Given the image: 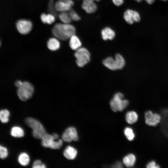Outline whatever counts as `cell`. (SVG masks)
I'll return each mask as SVG.
<instances>
[{
	"mask_svg": "<svg viewBox=\"0 0 168 168\" xmlns=\"http://www.w3.org/2000/svg\"><path fill=\"white\" fill-rule=\"evenodd\" d=\"M53 35L61 40H65L76 33V29L72 24L58 23L55 24L52 30Z\"/></svg>",
	"mask_w": 168,
	"mask_h": 168,
	"instance_id": "obj_1",
	"label": "cell"
},
{
	"mask_svg": "<svg viewBox=\"0 0 168 168\" xmlns=\"http://www.w3.org/2000/svg\"><path fill=\"white\" fill-rule=\"evenodd\" d=\"M26 124L32 130L33 137L37 139H41L46 133L43 125L36 119L31 117H28L25 119Z\"/></svg>",
	"mask_w": 168,
	"mask_h": 168,
	"instance_id": "obj_2",
	"label": "cell"
},
{
	"mask_svg": "<svg viewBox=\"0 0 168 168\" xmlns=\"http://www.w3.org/2000/svg\"><path fill=\"white\" fill-rule=\"evenodd\" d=\"M124 95L120 92L115 93L110 100V105L112 110L114 112H121L129 105V101L124 99Z\"/></svg>",
	"mask_w": 168,
	"mask_h": 168,
	"instance_id": "obj_3",
	"label": "cell"
},
{
	"mask_svg": "<svg viewBox=\"0 0 168 168\" xmlns=\"http://www.w3.org/2000/svg\"><path fill=\"white\" fill-rule=\"evenodd\" d=\"M103 65L112 70L122 69L125 65V60L124 57L119 54H116L115 58L111 57L107 58L103 61Z\"/></svg>",
	"mask_w": 168,
	"mask_h": 168,
	"instance_id": "obj_4",
	"label": "cell"
},
{
	"mask_svg": "<svg viewBox=\"0 0 168 168\" xmlns=\"http://www.w3.org/2000/svg\"><path fill=\"white\" fill-rule=\"evenodd\" d=\"M34 92L32 85L28 82H23L22 85L17 88V94L19 99L26 101L31 98Z\"/></svg>",
	"mask_w": 168,
	"mask_h": 168,
	"instance_id": "obj_5",
	"label": "cell"
},
{
	"mask_svg": "<svg viewBox=\"0 0 168 168\" xmlns=\"http://www.w3.org/2000/svg\"><path fill=\"white\" fill-rule=\"evenodd\" d=\"M74 56L76 62L79 67H83L90 60V54L88 50L84 47H80L76 50Z\"/></svg>",
	"mask_w": 168,
	"mask_h": 168,
	"instance_id": "obj_6",
	"label": "cell"
},
{
	"mask_svg": "<svg viewBox=\"0 0 168 168\" xmlns=\"http://www.w3.org/2000/svg\"><path fill=\"white\" fill-rule=\"evenodd\" d=\"M41 145L45 148H49L53 149H58L63 145V141L61 139L56 141L54 139L52 135L46 133L42 137Z\"/></svg>",
	"mask_w": 168,
	"mask_h": 168,
	"instance_id": "obj_7",
	"label": "cell"
},
{
	"mask_svg": "<svg viewBox=\"0 0 168 168\" xmlns=\"http://www.w3.org/2000/svg\"><path fill=\"white\" fill-rule=\"evenodd\" d=\"M144 118L145 123L147 125L150 126L155 127L161 123L162 116L159 113L148 110L144 113Z\"/></svg>",
	"mask_w": 168,
	"mask_h": 168,
	"instance_id": "obj_8",
	"label": "cell"
},
{
	"mask_svg": "<svg viewBox=\"0 0 168 168\" xmlns=\"http://www.w3.org/2000/svg\"><path fill=\"white\" fill-rule=\"evenodd\" d=\"M16 25L18 32L21 34L24 35L29 33L32 27L31 22L29 20L24 19L18 20Z\"/></svg>",
	"mask_w": 168,
	"mask_h": 168,
	"instance_id": "obj_9",
	"label": "cell"
},
{
	"mask_svg": "<svg viewBox=\"0 0 168 168\" xmlns=\"http://www.w3.org/2000/svg\"><path fill=\"white\" fill-rule=\"evenodd\" d=\"M62 137L63 140L66 142H70L72 141H77L78 140L77 130L73 127H70L66 128Z\"/></svg>",
	"mask_w": 168,
	"mask_h": 168,
	"instance_id": "obj_10",
	"label": "cell"
},
{
	"mask_svg": "<svg viewBox=\"0 0 168 168\" xmlns=\"http://www.w3.org/2000/svg\"><path fill=\"white\" fill-rule=\"evenodd\" d=\"M124 18L125 21L129 24L138 22L140 20L139 14L137 12L131 9H128L124 12Z\"/></svg>",
	"mask_w": 168,
	"mask_h": 168,
	"instance_id": "obj_11",
	"label": "cell"
},
{
	"mask_svg": "<svg viewBox=\"0 0 168 168\" xmlns=\"http://www.w3.org/2000/svg\"><path fill=\"white\" fill-rule=\"evenodd\" d=\"M74 4L64 0H59L56 2L54 6L56 11L65 12L71 10Z\"/></svg>",
	"mask_w": 168,
	"mask_h": 168,
	"instance_id": "obj_12",
	"label": "cell"
},
{
	"mask_svg": "<svg viewBox=\"0 0 168 168\" xmlns=\"http://www.w3.org/2000/svg\"><path fill=\"white\" fill-rule=\"evenodd\" d=\"M82 7L87 13L89 14L95 12L97 9V6L94 0H83Z\"/></svg>",
	"mask_w": 168,
	"mask_h": 168,
	"instance_id": "obj_13",
	"label": "cell"
},
{
	"mask_svg": "<svg viewBox=\"0 0 168 168\" xmlns=\"http://www.w3.org/2000/svg\"><path fill=\"white\" fill-rule=\"evenodd\" d=\"M137 161V157L134 153H130L123 159V163L127 167H134Z\"/></svg>",
	"mask_w": 168,
	"mask_h": 168,
	"instance_id": "obj_14",
	"label": "cell"
},
{
	"mask_svg": "<svg viewBox=\"0 0 168 168\" xmlns=\"http://www.w3.org/2000/svg\"><path fill=\"white\" fill-rule=\"evenodd\" d=\"M139 116L138 113L134 110L127 111L125 115V119L128 124L132 125L136 123L138 120Z\"/></svg>",
	"mask_w": 168,
	"mask_h": 168,
	"instance_id": "obj_15",
	"label": "cell"
},
{
	"mask_svg": "<svg viewBox=\"0 0 168 168\" xmlns=\"http://www.w3.org/2000/svg\"><path fill=\"white\" fill-rule=\"evenodd\" d=\"M101 34L102 39L105 40H112L115 35L114 31L109 27H105L102 29Z\"/></svg>",
	"mask_w": 168,
	"mask_h": 168,
	"instance_id": "obj_16",
	"label": "cell"
},
{
	"mask_svg": "<svg viewBox=\"0 0 168 168\" xmlns=\"http://www.w3.org/2000/svg\"><path fill=\"white\" fill-rule=\"evenodd\" d=\"M77 152L74 147L68 146H67L63 152V155L67 159L72 160L74 159L77 156Z\"/></svg>",
	"mask_w": 168,
	"mask_h": 168,
	"instance_id": "obj_17",
	"label": "cell"
},
{
	"mask_svg": "<svg viewBox=\"0 0 168 168\" xmlns=\"http://www.w3.org/2000/svg\"><path fill=\"white\" fill-rule=\"evenodd\" d=\"M47 46L50 50L55 51L59 49L60 44L58 39L56 37H52L49 38L48 40Z\"/></svg>",
	"mask_w": 168,
	"mask_h": 168,
	"instance_id": "obj_18",
	"label": "cell"
},
{
	"mask_svg": "<svg viewBox=\"0 0 168 168\" xmlns=\"http://www.w3.org/2000/svg\"><path fill=\"white\" fill-rule=\"evenodd\" d=\"M69 39V46L72 49L76 50L81 47V42L77 36L74 35Z\"/></svg>",
	"mask_w": 168,
	"mask_h": 168,
	"instance_id": "obj_19",
	"label": "cell"
},
{
	"mask_svg": "<svg viewBox=\"0 0 168 168\" xmlns=\"http://www.w3.org/2000/svg\"><path fill=\"white\" fill-rule=\"evenodd\" d=\"M40 19L42 22L44 24H51L55 21V18L54 15L52 14L42 13L40 15Z\"/></svg>",
	"mask_w": 168,
	"mask_h": 168,
	"instance_id": "obj_20",
	"label": "cell"
},
{
	"mask_svg": "<svg viewBox=\"0 0 168 168\" xmlns=\"http://www.w3.org/2000/svg\"><path fill=\"white\" fill-rule=\"evenodd\" d=\"M124 133L125 137L129 141H133L135 138V133L131 127H126L124 128Z\"/></svg>",
	"mask_w": 168,
	"mask_h": 168,
	"instance_id": "obj_21",
	"label": "cell"
},
{
	"mask_svg": "<svg viewBox=\"0 0 168 168\" xmlns=\"http://www.w3.org/2000/svg\"><path fill=\"white\" fill-rule=\"evenodd\" d=\"M10 133L12 136L16 138L22 137L24 135L23 130L19 126H14L12 127Z\"/></svg>",
	"mask_w": 168,
	"mask_h": 168,
	"instance_id": "obj_22",
	"label": "cell"
},
{
	"mask_svg": "<svg viewBox=\"0 0 168 168\" xmlns=\"http://www.w3.org/2000/svg\"><path fill=\"white\" fill-rule=\"evenodd\" d=\"M18 161L21 166H26L28 165L29 163L30 157L26 153L22 152L19 155Z\"/></svg>",
	"mask_w": 168,
	"mask_h": 168,
	"instance_id": "obj_23",
	"label": "cell"
},
{
	"mask_svg": "<svg viewBox=\"0 0 168 168\" xmlns=\"http://www.w3.org/2000/svg\"><path fill=\"white\" fill-rule=\"evenodd\" d=\"M65 12H62L58 16L59 20L63 23L69 24L71 21V19L69 13Z\"/></svg>",
	"mask_w": 168,
	"mask_h": 168,
	"instance_id": "obj_24",
	"label": "cell"
},
{
	"mask_svg": "<svg viewBox=\"0 0 168 168\" xmlns=\"http://www.w3.org/2000/svg\"><path fill=\"white\" fill-rule=\"evenodd\" d=\"M9 115L10 112L7 110L4 109L1 110L0 119L1 122L3 123H7L9 121Z\"/></svg>",
	"mask_w": 168,
	"mask_h": 168,
	"instance_id": "obj_25",
	"label": "cell"
},
{
	"mask_svg": "<svg viewBox=\"0 0 168 168\" xmlns=\"http://www.w3.org/2000/svg\"><path fill=\"white\" fill-rule=\"evenodd\" d=\"M69 13L72 20L77 21H79L81 19L77 13L73 10H70Z\"/></svg>",
	"mask_w": 168,
	"mask_h": 168,
	"instance_id": "obj_26",
	"label": "cell"
},
{
	"mask_svg": "<svg viewBox=\"0 0 168 168\" xmlns=\"http://www.w3.org/2000/svg\"><path fill=\"white\" fill-rule=\"evenodd\" d=\"M8 151L7 148L3 146H0V157L1 159L6 158L8 156Z\"/></svg>",
	"mask_w": 168,
	"mask_h": 168,
	"instance_id": "obj_27",
	"label": "cell"
},
{
	"mask_svg": "<svg viewBox=\"0 0 168 168\" xmlns=\"http://www.w3.org/2000/svg\"><path fill=\"white\" fill-rule=\"evenodd\" d=\"M146 168H161L159 165L154 160L149 161L146 166Z\"/></svg>",
	"mask_w": 168,
	"mask_h": 168,
	"instance_id": "obj_28",
	"label": "cell"
},
{
	"mask_svg": "<svg viewBox=\"0 0 168 168\" xmlns=\"http://www.w3.org/2000/svg\"><path fill=\"white\" fill-rule=\"evenodd\" d=\"M32 167L33 168H45V165L43 164L39 160H35L33 162Z\"/></svg>",
	"mask_w": 168,
	"mask_h": 168,
	"instance_id": "obj_29",
	"label": "cell"
},
{
	"mask_svg": "<svg viewBox=\"0 0 168 168\" xmlns=\"http://www.w3.org/2000/svg\"><path fill=\"white\" fill-rule=\"evenodd\" d=\"M53 0H50L49 3V9L50 11L52 13V14L55 15V14L56 13V12L54 11V6H53Z\"/></svg>",
	"mask_w": 168,
	"mask_h": 168,
	"instance_id": "obj_30",
	"label": "cell"
},
{
	"mask_svg": "<svg viewBox=\"0 0 168 168\" xmlns=\"http://www.w3.org/2000/svg\"><path fill=\"white\" fill-rule=\"evenodd\" d=\"M112 1L115 5L119 6L123 3L124 0H112Z\"/></svg>",
	"mask_w": 168,
	"mask_h": 168,
	"instance_id": "obj_31",
	"label": "cell"
},
{
	"mask_svg": "<svg viewBox=\"0 0 168 168\" xmlns=\"http://www.w3.org/2000/svg\"><path fill=\"white\" fill-rule=\"evenodd\" d=\"M113 167L115 168H122L123 167V165L121 162H118L113 165Z\"/></svg>",
	"mask_w": 168,
	"mask_h": 168,
	"instance_id": "obj_32",
	"label": "cell"
},
{
	"mask_svg": "<svg viewBox=\"0 0 168 168\" xmlns=\"http://www.w3.org/2000/svg\"><path fill=\"white\" fill-rule=\"evenodd\" d=\"M23 82L20 80L16 81L15 83V86L17 88L21 86L23 83Z\"/></svg>",
	"mask_w": 168,
	"mask_h": 168,
	"instance_id": "obj_33",
	"label": "cell"
},
{
	"mask_svg": "<svg viewBox=\"0 0 168 168\" xmlns=\"http://www.w3.org/2000/svg\"><path fill=\"white\" fill-rule=\"evenodd\" d=\"M52 135L54 139L55 140L57 139L58 138V137H59L58 135L56 133H54Z\"/></svg>",
	"mask_w": 168,
	"mask_h": 168,
	"instance_id": "obj_34",
	"label": "cell"
},
{
	"mask_svg": "<svg viewBox=\"0 0 168 168\" xmlns=\"http://www.w3.org/2000/svg\"><path fill=\"white\" fill-rule=\"evenodd\" d=\"M146 2L149 4H152L155 1V0H145Z\"/></svg>",
	"mask_w": 168,
	"mask_h": 168,
	"instance_id": "obj_35",
	"label": "cell"
},
{
	"mask_svg": "<svg viewBox=\"0 0 168 168\" xmlns=\"http://www.w3.org/2000/svg\"><path fill=\"white\" fill-rule=\"evenodd\" d=\"M135 0L138 2H140L142 1V0Z\"/></svg>",
	"mask_w": 168,
	"mask_h": 168,
	"instance_id": "obj_36",
	"label": "cell"
},
{
	"mask_svg": "<svg viewBox=\"0 0 168 168\" xmlns=\"http://www.w3.org/2000/svg\"><path fill=\"white\" fill-rule=\"evenodd\" d=\"M95 1H100V0H94Z\"/></svg>",
	"mask_w": 168,
	"mask_h": 168,
	"instance_id": "obj_37",
	"label": "cell"
},
{
	"mask_svg": "<svg viewBox=\"0 0 168 168\" xmlns=\"http://www.w3.org/2000/svg\"><path fill=\"white\" fill-rule=\"evenodd\" d=\"M162 0V1H166L167 0Z\"/></svg>",
	"mask_w": 168,
	"mask_h": 168,
	"instance_id": "obj_38",
	"label": "cell"
}]
</instances>
